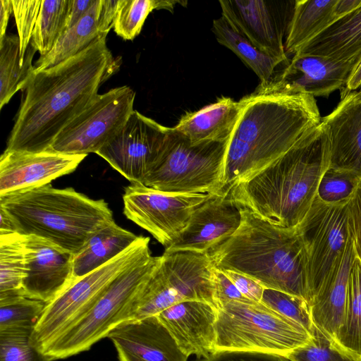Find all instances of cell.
I'll return each instance as SVG.
<instances>
[{"label":"cell","instance_id":"1","mask_svg":"<svg viewBox=\"0 0 361 361\" xmlns=\"http://www.w3.org/2000/svg\"><path fill=\"white\" fill-rule=\"evenodd\" d=\"M95 39L77 55L34 72L8 136L7 151L37 152L50 149L57 135L98 94L119 68L106 45Z\"/></svg>","mask_w":361,"mask_h":361},{"label":"cell","instance_id":"2","mask_svg":"<svg viewBox=\"0 0 361 361\" xmlns=\"http://www.w3.org/2000/svg\"><path fill=\"white\" fill-rule=\"evenodd\" d=\"M229 137L222 192L252 178L322 121L315 97L305 93H257L240 99Z\"/></svg>","mask_w":361,"mask_h":361},{"label":"cell","instance_id":"3","mask_svg":"<svg viewBox=\"0 0 361 361\" xmlns=\"http://www.w3.org/2000/svg\"><path fill=\"white\" fill-rule=\"evenodd\" d=\"M329 158V135L321 121L283 155L229 193L259 218L296 228L317 197Z\"/></svg>","mask_w":361,"mask_h":361},{"label":"cell","instance_id":"4","mask_svg":"<svg viewBox=\"0 0 361 361\" xmlns=\"http://www.w3.org/2000/svg\"><path fill=\"white\" fill-rule=\"evenodd\" d=\"M240 209L238 230L207 252L214 266L247 276L264 288L301 298L309 305L307 257L297 228L274 224L247 207Z\"/></svg>","mask_w":361,"mask_h":361},{"label":"cell","instance_id":"5","mask_svg":"<svg viewBox=\"0 0 361 361\" xmlns=\"http://www.w3.org/2000/svg\"><path fill=\"white\" fill-rule=\"evenodd\" d=\"M0 208L18 232L35 235L77 254L99 229L114 221L104 200H93L72 188L51 183L0 197Z\"/></svg>","mask_w":361,"mask_h":361},{"label":"cell","instance_id":"6","mask_svg":"<svg viewBox=\"0 0 361 361\" xmlns=\"http://www.w3.org/2000/svg\"><path fill=\"white\" fill-rule=\"evenodd\" d=\"M216 350H237L286 356L312 336L261 302L230 301L217 309Z\"/></svg>","mask_w":361,"mask_h":361},{"label":"cell","instance_id":"7","mask_svg":"<svg viewBox=\"0 0 361 361\" xmlns=\"http://www.w3.org/2000/svg\"><path fill=\"white\" fill-rule=\"evenodd\" d=\"M160 261L151 253L123 271L104 290L90 310L64 331L43 352L53 361L90 350L128 320L133 301Z\"/></svg>","mask_w":361,"mask_h":361},{"label":"cell","instance_id":"8","mask_svg":"<svg viewBox=\"0 0 361 361\" xmlns=\"http://www.w3.org/2000/svg\"><path fill=\"white\" fill-rule=\"evenodd\" d=\"M214 269L207 252L164 251L157 267L135 297L127 321L157 315L185 300L204 301L216 308Z\"/></svg>","mask_w":361,"mask_h":361},{"label":"cell","instance_id":"9","mask_svg":"<svg viewBox=\"0 0 361 361\" xmlns=\"http://www.w3.org/2000/svg\"><path fill=\"white\" fill-rule=\"evenodd\" d=\"M228 140L192 145L170 128L163 150L142 185L174 194L222 193Z\"/></svg>","mask_w":361,"mask_h":361},{"label":"cell","instance_id":"10","mask_svg":"<svg viewBox=\"0 0 361 361\" xmlns=\"http://www.w3.org/2000/svg\"><path fill=\"white\" fill-rule=\"evenodd\" d=\"M151 253L149 238L139 235L119 255L77 279L44 310L31 335L32 344L42 353L64 331L83 317L106 287L126 269Z\"/></svg>","mask_w":361,"mask_h":361},{"label":"cell","instance_id":"11","mask_svg":"<svg viewBox=\"0 0 361 361\" xmlns=\"http://www.w3.org/2000/svg\"><path fill=\"white\" fill-rule=\"evenodd\" d=\"M135 97L128 86L98 94L57 135L50 149L69 154L97 153L124 126L134 111Z\"/></svg>","mask_w":361,"mask_h":361},{"label":"cell","instance_id":"12","mask_svg":"<svg viewBox=\"0 0 361 361\" xmlns=\"http://www.w3.org/2000/svg\"><path fill=\"white\" fill-rule=\"evenodd\" d=\"M348 202L328 204L317 197L296 227L307 252L310 301L351 240Z\"/></svg>","mask_w":361,"mask_h":361},{"label":"cell","instance_id":"13","mask_svg":"<svg viewBox=\"0 0 361 361\" xmlns=\"http://www.w3.org/2000/svg\"><path fill=\"white\" fill-rule=\"evenodd\" d=\"M209 195L168 193L140 183H131L123 195V214L167 247Z\"/></svg>","mask_w":361,"mask_h":361},{"label":"cell","instance_id":"14","mask_svg":"<svg viewBox=\"0 0 361 361\" xmlns=\"http://www.w3.org/2000/svg\"><path fill=\"white\" fill-rule=\"evenodd\" d=\"M170 128L134 110L118 133L96 154L131 183L142 184L167 140Z\"/></svg>","mask_w":361,"mask_h":361},{"label":"cell","instance_id":"15","mask_svg":"<svg viewBox=\"0 0 361 361\" xmlns=\"http://www.w3.org/2000/svg\"><path fill=\"white\" fill-rule=\"evenodd\" d=\"M295 1L221 0V16L264 53L288 61L286 38Z\"/></svg>","mask_w":361,"mask_h":361},{"label":"cell","instance_id":"16","mask_svg":"<svg viewBox=\"0 0 361 361\" xmlns=\"http://www.w3.org/2000/svg\"><path fill=\"white\" fill-rule=\"evenodd\" d=\"M361 58L339 60L328 56L298 52L276 71L264 87H257V93H305L315 97H328L345 88Z\"/></svg>","mask_w":361,"mask_h":361},{"label":"cell","instance_id":"17","mask_svg":"<svg viewBox=\"0 0 361 361\" xmlns=\"http://www.w3.org/2000/svg\"><path fill=\"white\" fill-rule=\"evenodd\" d=\"M26 271L23 295L49 303L75 279L71 252L45 239L25 235Z\"/></svg>","mask_w":361,"mask_h":361},{"label":"cell","instance_id":"18","mask_svg":"<svg viewBox=\"0 0 361 361\" xmlns=\"http://www.w3.org/2000/svg\"><path fill=\"white\" fill-rule=\"evenodd\" d=\"M86 157L51 149L37 152L4 150L0 157V197L49 184L73 172Z\"/></svg>","mask_w":361,"mask_h":361},{"label":"cell","instance_id":"19","mask_svg":"<svg viewBox=\"0 0 361 361\" xmlns=\"http://www.w3.org/2000/svg\"><path fill=\"white\" fill-rule=\"evenodd\" d=\"M240 206L230 193L210 194L192 212L186 227L165 252L190 250L207 252L232 235L241 224Z\"/></svg>","mask_w":361,"mask_h":361},{"label":"cell","instance_id":"20","mask_svg":"<svg viewBox=\"0 0 361 361\" xmlns=\"http://www.w3.org/2000/svg\"><path fill=\"white\" fill-rule=\"evenodd\" d=\"M178 346L188 357H206L216 351L217 310L200 300H185L157 314Z\"/></svg>","mask_w":361,"mask_h":361},{"label":"cell","instance_id":"21","mask_svg":"<svg viewBox=\"0 0 361 361\" xmlns=\"http://www.w3.org/2000/svg\"><path fill=\"white\" fill-rule=\"evenodd\" d=\"M329 139L330 169L353 173L361 178V97L356 90H341V101L322 118Z\"/></svg>","mask_w":361,"mask_h":361},{"label":"cell","instance_id":"22","mask_svg":"<svg viewBox=\"0 0 361 361\" xmlns=\"http://www.w3.org/2000/svg\"><path fill=\"white\" fill-rule=\"evenodd\" d=\"M106 338L116 348L146 361H187L188 357L157 315L123 322Z\"/></svg>","mask_w":361,"mask_h":361},{"label":"cell","instance_id":"23","mask_svg":"<svg viewBox=\"0 0 361 361\" xmlns=\"http://www.w3.org/2000/svg\"><path fill=\"white\" fill-rule=\"evenodd\" d=\"M356 258L351 238L309 305L315 329L333 343L343 322L349 276Z\"/></svg>","mask_w":361,"mask_h":361},{"label":"cell","instance_id":"24","mask_svg":"<svg viewBox=\"0 0 361 361\" xmlns=\"http://www.w3.org/2000/svg\"><path fill=\"white\" fill-rule=\"evenodd\" d=\"M118 0H96L86 14L59 39L54 48L34 65L37 72L54 66L87 48L114 27Z\"/></svg>","mask_w":361,"mask_h":361},{"label":"cell","instance_id":"25","mask_svg":"<svg viewBox=\"0 0 361 361\" xmlns=\"http://www.w3.org/2000/svg\"><path fill=\"white\" fill-rule=\"evenodd\" d=\"M242 109L241 101L222 97L215 103L183 115L173 129L192 145L229 139Z\"/></svg>","mask_w":361,"mask_h":361},{"label":"cell","instance_id":"26","mask_svg":"<svg viewBox=\"0 0 361 361\" xmlns=\"http://www.w3.org/2000/svg\"><path fill=\"white\" fill-rule=\"evenodd\" d=\"M298 52L339 60L361 58V7L334 22Z\"/></svg>","mask_w":361,"mask_h":361},{"label":"cell","instance_id":"27","mask_svg":"<svg viewBox=\"0 0 361 361\" xmlns=\"http://www.w3.org/2000/svg\"><path fill=\"white\" fill-rule=\"evenodd\" d=\"M139 235L123 228L114 221L96 231L73 257L74 279L105 264L132 245Z\"/></svg>","mask_w":361,"mask_h":361},{"label":"cell","instance_id":"28","mask_svg":"<svg viewBox=\"0 0 361 361\" xmlns=\"http://www.w3.org/2000/svg\"><path fill=\"white\" fill-rule=\"evenodd\" d=\"M337 0H295L285 42L288 54L294 55L306 43L338 20Z\"/></svg>","mask_w":361,"mask_h":361},{"label":"cell","instance_id":"29","mask_svg":"<svg viewBox=\"0 0 361 361\" xmlns=\"http://www.w3.org/2000/svg\"><path fill=\"white\" fill-rule=\"evenodd\" d=\"M212 30L219 43L232 51L254 71L259 79V87L271 80L279 65L286 64L260 50L223 16L213 20Z\"/></svg>","mask_w":361,"mask_h":361},{"label":"cell","instance_id":"30","mask_svg":"<svg viewBox=\"0 0 361 361\" xmlns=\"http://www.w3.org/2000/svg\"><path fill=\"white\" fill-rule=\"evenodd\" d=\"M35 50L30 44L24 57L20 60V42L15 35H6L0 40V109L6 105L16 92L25 90L35 68L32 59Z\"/></svg>","mask_w":361,"mask_h":361},{"label":"cell","instance_id":"31","mask_svg":"<svg viewBox=\"0 0 361 361\" xmlns=\"http://www.w3.org/2000/svg\"><path fill=\"white\" fill-rule=\"evenodd\" d=\"M334 344L361 360V262L357 258L349 276L343 322Z\"/></svg>","mask_w":361,"mask_h":361},{"label":"cell","instance_id":"32","mask_svg":"<svg viewBox=\"0 0 361 361\" xmlns=\"http://www.w3.org/2000/svg\"><path fill=\"white\" fill-rule=\"evenodd\" d=\"M26 271L25 235H0V298L23 295Z\"/></svg>","mask_w":361,"mask_h":361},{"label":"cell","instance_id":"33","mask_svg":"<svg viewBox=\"0 0 361 361\" xmlns=\"http://www.w3.org/2000/svg\"><path fill=\"white\" fill-rule=\"evenodd\" d=\"M70 0H42L30 44L40 56L47 55L66 30Z\"/></svg>","mask_w":361,"mask_h":361},{"label":"cell","instance_id":"34","mask_svg":"<svg viewBox=\"0 0 361 361\" xmlns=\"http://www.w3.org/2000/svg\"><path fill=\"white\" fill-rule=\"evenodd\" d=\"M178 1L164 0H118L114 30L125 40H133L137 37L148 15L154 9L173 11Z\"/></svg>","mask_w":361,"mask_h":361},{"label":"cell","instance_id":"35","mask_svg":"<svg viewBox=\"0 0 361 361\" xmlns=\"http://www.w3.org/2000/svg\"><path fill=\"white\" fill-rule=\"evenodd\" d=\"M45 306L42 301L23 295L0 298V332H33Z\"/></svg>","mask_w":361,"mask_h":361},{"label":"cell","instance_id":"36","mask_svg":"<svg viewBox=\"0 0 361 361\" xmlns=\"http://www.w3.org/2000/svg\"><path fill=\"white\" fill-rule=\"evenodd\" d=\"M261 302L294 321L312 336L315 329L307 301L280 290L264 288Z\"/></svg>","mask_w":361,"mask_h":361},{"label":"cell","instance_id":"37","mask_svg":"<svg viewBox=\"0 0 361 361\" xmlns=\"http://www.w3.org/2000/svg\"><path fill=\"white\" fill-rule=\"evenodd\" d=\"M360 179L353 173L329 168L320 180L317 197L328 204L348 202Z\"/></svg>","mask_w":361,"mask_h":361},{"label":"cell","instance_id":"38","mask_svg":"<svg viewBox=\"0 0 361 361\" xmlns=\"http://www.w3.org/2000/svg\"><path fill=\"white\" fill-rule=\"evenodd\" d=\"M32 331L0 332V361H53L30 341Z\"/></svg>","mask_w":361,"mask_h":361},{"label":"cell","instance_id":"39","mask_svg":"<svg viewBox=\"0 0 361 361\" xmlns=\"http://www.w3.org/2000/svg\"><path fill=\"white\" fill-rule=\"evenodd\" d=\"M287 357L291 361H361L342 351L317 329L308 343L294 350Z\"/></svg>","mask_w":361,"mask_h":361},{"label":"cell","instance_id":"40","mask_svg":"<svg viewBox=\"0 0 361 361\" xmlns=\"http://www.w3.org/2000/svg\"><path fill=\"white\" fill-rule=\"evenodd\" d=\"M11 4L20 42V64L23 65L38 18L42 0H11Z\"/></svg>","mask_w":361,"mask_h":361},{"label":"cell","instance_id":"41","mask_svg":"<svg viewBox=\"0 0 361 361\" xmlns=\"http://www.w3.org/2000/svg\"><path fill=\"white\" fill-rule=\"evenodd\" d=\"M198 361H291L286 356L258 351L221 350Z\"/></svg>","mask_w":361,"mask_h":361},{"label":"cell","instance_id":"42","mask_svg":"<svg viewBox=\"0 0 361 361\" xmlns=\"http://www.w3.org/2000/svg\"><path fill=\"white\" fill-rule=\"evenodd\" d=\"M348 221L357 259L361 262V179L348 202Z\"/></svg>","mask_w":361,"mask_h":361},{"label":"cell","instance_id":"43","mask_svg":"<svg viewBox=\"0 0 361 361\" xmlns=\"http://www.w3.org/2000/svg\"><path fill=\"white\" fill-rule=\"evenodd\" d=\"M214 300L216 310L230 301H250L240 293L223 271L216 267L214 271Z\"/></svg>","mask_w":361,"mask_h":361},{"label":"cell","instance_id":"44","mask_svg":"<svg viewBox=\"0 0 361 361\" xmlns=\"http://www.w3.org/2000/svg\"><path fill=\"white\" fill-rule=\"evenodd\" d=\"M246 298L261 302L264 288L254 279L231 270H221Z\"/></svg>","mask_w":361,"mask_h":361},{"label":"cell","instance_id":"45","mask_svg":"<svg viewBox=\"0 0 361 361\" xmlns=\"http://www.w3.org/2000/svg\"><path fill=\"white\" fill-rule=\"evenodd\" d=\"M96 0H70L66 31L79 21Z\"/></svg>","mask_w":361,"mask_h":361},{"label":"cell","instance_id":"46","mask_svg":"<svg viewBox=\"0 0 361 361\" xmlns=\"http://www.w3.org/2000/svg\"><path fill=\"white\" fill-rule=\"evenodd\" d=\"M0 40L6 35V31L13 7L11 0H0Z\"/></svg>","mask_w":361,"mask_h":361},{"label":"cell","instance_id":"47","mask_svg":"<svg viewBox=\"0 0 361 361\" xmlns=\"http://www.w3.org/2000/svg\"><path fill=\"white\" fill-rule=\"evenodd\" d=\"M361 7V0H337L335 13L338 19Z\"/></svg>","mask_w":361,"mask_h":361},{"label":"cell","instance_id":"48","mask_svg":"<svg viewBox=\"0 0 361 361\" xmlns=\"http://www.w3.org/2000/svg\"><path fill=\"white\" fill-rule=\"evenodd\" d=\"M18 233L17 228L9 215L0 208V235Z\"/></svg>","mask_w":361,"mask_h":361},{"label":"cell","instance_id":"49","mask_svg":"<svg viewBox=\"0 0 361 361\" xmlns=\"http://www.w3.org/2000/svg\"><path fill=\"white\" fill-rule=\"evenodd\" d=\"M361 87V61L351 75L344 89L355 91Z\"/></svg>","mask_w":361,"mask_h":361},{"label":"cell","instance_id":"50","mask_svg":"<svg viewBox=\"0 0 361 361\" xmlns=\"http://www.w3.org/2000/svg\"><path fill=\"white\" fill-rule=\"evenodd\" d=\"M116 350L119 361H146L120 348Z\"/></svg>","mask_w":361,"mask_h":361},{"label":"cell","instance_id":"51","mask_svg":"<svg viewBox=\"0 0 361 361\" xmlns=\"http://www.w3.org/2000/svg\"><path fill=\"white\" fill-rule=\"evenodd\" d=\"M356 94L357 97H361V88L358 91L356 90Z\"/></svg>","mask_w":361,"mask_h":361}]
</instances>
